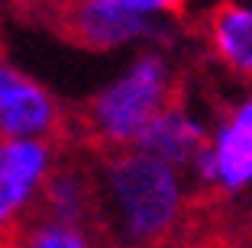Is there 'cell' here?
<instances>
[{"label":"cell","instance_id":"1","mask_svg":"<svg viewBox=\"0 0 252 248\" xmlns=\"http://www.w3.org/2000/svg\"><path fill=\"white\" fill-rule=\"evenodd\" d=\"M94 226L104 248H165L188 232L197 190L188 171L142 148L100 152L91 161Z\"/></svg>","mask_w":252,"mask_h":248},{"label":"cell","instance_id":"2","mask_svg":"<svg viewBox=\"0 0 252 248\" xmlns=\"http://www.w3.org/2000/svg\"><path fill=\"white\" fill-rule=\"evenodd\" d=\"M181 97V71L171 49L146 45L123 58L81 107V132L100 152L136 148L142 132Z\"/></svg>","mask_w":252,"mask_h":248},{"label":"cell","instance_id":"3","mask_svg":"<svg viewBox=\"0 0 252 248\" xmlns=\"http://www.w3.org/2000/svg\"><path fill=\"white\" fill-rule=\"evenodd\" d=\"M188 174L197 197L220 206H239L252 197V87L210 113L204 152Z\"/></svg>","mask_w":252,"mask_h":248},{"label":"cell","instance_id":"4","mask_svg":"<svg viewBox=\"0 0 252 248\" xmlns=\"http://www.w3.org/2000/svg\"><path fill=\"white\" fill-rule=\"evenodd\" d=\"M59 161V142L0 139V245H7L39 213Z\"/></svg>","mask_w":252,"mask_h":248},{"label":"cell","instance_id":"5","mask_svg":"<svg viewBox=\"0 0 252 248\" xmlns=\"http://www.w3.org/2000/svg\"><path fill=\"white\" fill-rule=\"evenodd\" d=\"M65 32L88 52H136L146 45L171 49V20H146L123 0H78L62 13Z\"/></svg>","mask_w":252,"mask_h":248},{"label":"cell","instance_id":"6","mask_svg":"<svg viewBox=\"0 0 252 248\" xmlns=\"http://www.w3.org/2000/svg\"><path fill=\"white\" fill-rule=\"evenodd\" d=\"M65 107L52 87L0 52V139L59 142Z\"/></svg>","mask_w":252,"mask_h":248},{"label":"cell","instance_id":"7","mask_svg":"<svg viewBox=\"0 0 252 248\" xmlns=\"http://www.w3.org/2000/svg\"><path fill=\"white\" fill-rule=\"evenodd\" d=\"M200 39L207 58L223 74L252 87V3L217 0L200 16Z\"/></svg>","mask_w":252,"mask_h":248},{"label":"cell","instance_id":"8","mask_svg":"<svg viewBox=\"0 0 252 248\" xmlns=\"http://www.w3.org/2000/svg\"><path fill=\"white\" fill-rule=\"evenodd\" d=\"M207 126H210V113L200 110L197 103L178 100L165 107L152 126L142 132V139L136 148L149 152L152 158L165 161L171 168H181V171H191V165L197 161V155L204 152V142H207Z\"/></svg>","mask_w":252,"mask_h":248},{"label":"cell","instance_id":"9","mask_svg":"<svg viewBox=\"0 0 252 248\" xmlns=\"http://www.w3.org/2000/svg\"><path fill=\"white\" fill-rule=\"evenodd\" d=\"M42 216L65 219V222H88L94 216V181H91V161L62 158L52 171L42 193Z\"/></svg>","mask_w":252,"mask_h":248},{"label":"cell","instance_id":"10","mask_svg":"<svg viewBox=\"0 0 252 248\" xmlns=\"http://www.w3.org/2000/svg\"><path fill=\"white\" fill-rule=\"evenodd\" d=\"M7 248H104L94 226L88 222H65L52 216H36L7 242Z\"/></svg>","mask_w":252,"mask_h":248},{"label":"cell","instance_id":"11","mask_svg":"<svg viewBox=\"0 0 252 248\" xmlns=\"http://www.w3.org/2000/svg\"><path fill=\"white\" fill-rule=\"evenodd\" d=\"M133 13L146 16V20H171V16L185 10L191 0H123Z\"/></svg>","mask_w":252,"mask_h":248},{"label":"cell","instance_id":"12","mask_svg":"<svg viewBox=\"0 0 252 248\" xmlns=\"http://www.w3.org/2000/svg\"><path fill=\"white\" fill-rule=\"evenodd\" d=\"M230 242L236 248H252V197L233 206V232Z\"/></svg>","mask_w":252,"mask_h":248},{"label":"cell","instance_id":"13","mask_svg":"<svg viewBox=\"0 0 252 248\" xmlns=\"http://www.w3.org/2000/svg\"><path fill=\"white\" fill-rule=\"evenodd\" d=\"M165 248H236V245L230 239H223V235H214V232H185L181 239H175Z\"/></svg>","mask_w":252,"mask_h":248},{"label":"cell","instance_id":"14","mask_svg":"<svg viewBox=\"0 0 252 248\" xmlns=\"http://www.w3.org/2000/svg\"><path fill=\"white\" fill-rule=\"evenodd\" d=\"M42 3H49V7H55L59 13H65V10H68V7H74L78 0H42Z\"/></svg>","mask_w":252,"mask_h":248},{"label":"cell","instance_id":"15","mask_svg":"<svg viewBox=\"0 0 252 248\" xmlns=\"http://www.w3.org/2000/svg\"><path fill=\"white\" fill-rule=\"evenodd\" d=\"M249 3H252V0H249Z\"/></svg>","mask_w":252,"mask_h":248}]
</instances>
